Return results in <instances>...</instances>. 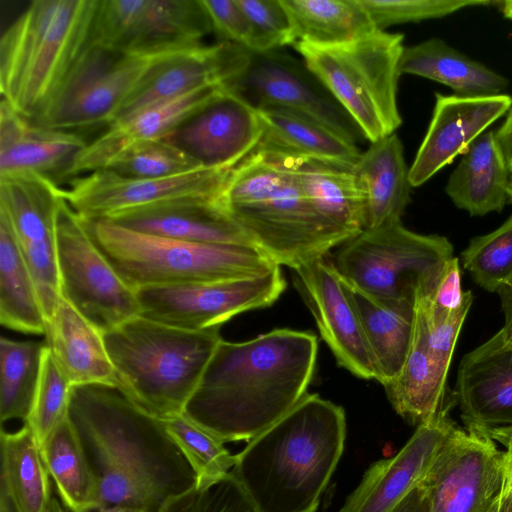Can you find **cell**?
Instances as JSON below:
<instances>
[{"instance_id":"cell-1","label":"cell","mask_w":512,"mask_h":512,"mask_svg":"<svg viewBox=\"0 0 512 512\" xmlns=\"http://www.w3.org/2000/svg\"><path fill=\"white\" fill-rule=\"evenodd\" d=\"M68 417L96 478L99 509L160 512L169 499L196 486L194 471L163 421L118 387L73 386Z\"/></svg>"},{"instance_id":"cell-2","label":"cell","mask_w":512,"mask_h":512,"mask_svg":"<svg viewBox=\"0 0 512 512\" xmlns=\"http://www.w3.org/2000/svg\"><path fill=\"white\" fill-rule=\"evenodd\" d=\"M317 351L313 333L288 328L221 339L183 413L224 443L250 441L307 394Z\"/></svg>"},{"instance_id":"cell-3","label":"cell","mask_w":512,"mask_h":512,"mask_svg":"<svg viewBox=\"0 0 512 512\" xmlns=\"http://www.w3.org/2000/svg\"><path fill=\"white\" fill-rule=\"evenodd\" d=\"M343 408L307 393L235 455L231 474L257 512H314L344 449Z\"/></svg>"},{"instance_id":"cell-4","label":"cell","mask_w":512,"mask_h":512,"mask_svg":"<svg viewBox=\"0 0 512 512\" xmlns=\"http://www.w3.org/2000/svg\"><path fill=\"white\" fill-rule=\"evenodd\" d=\"M221 201L256 247L292 270L352 238L306 198L291 154L263 142L232 170Z\"/></svg>"},{"instance_id":"cell-5","label":"cell","mask_w":512,"mask_h":512,"mask_svg":"<svg viewBox=\"0 0 512 512\" xmlns=\"http://www.w3.org/2000/svg\"><path fill=\"white\" fill-rule=\"evenodd\" d=\"M103 337L117 387L160 420L184 412L222 339L220 327L186 330L141 315Z\"/></svg>"},{"instance_id":"cell-6","label":"cell","mask_w":512,"mask_h":512,"mask_svg":"<svg viewBox=\"0 0 512 512\" xmlns=\"http://www.w3.org/2000/svg\"><path fill=\"white\" fill-rule=\"evenodd\" d=\"M98 0H35L0 39V91L33 120L86 47Z\"/></svg>"},{"instance_id":"cell-7","label":"cell","mask_w":512,"mask_h":512,"mask_svg":"<svg viewBox=\"0 0 512 512\" xmlns=\"http://www.w3.org/2000/svg\"><path fill=\"white\" fill-rule=\"evenodd\" d=\"M81 221L98 249L134 291L256 277L279 266L252 244H199L149 235L106 220Z\"/></svg>"},{"instance_id":"cell-8","label":"cell","mask_w":512,"mask_h":512,"mask_svg":"<svg viewBox=\"0 0 512 512\" xmlns=\"http://www.w3.org/2000/svg\"><path fill=\"white\" fill-rule=\"evenodd\" d=\"M403 40V34L377 30L342 45L293 47L372 143L402 123L397 90Z\"/></svg>"},{"instance_id":"cell-9","label":"cell","mask_w":512,"mask_h":512,"mask_svg":"<svg viewBox=\"0 0 512 512\" xmlns=\"http://www.w3.org/2000/svg\"><path fill=\"white\" fill-rule=\"evenodd\" d=\"M452 257L447 238L415 233L397 220L364 229L341 245L332 262L347 284L375 301L413 309Z\"/></svg>"},{"instance_id":"cell-10","label":"cell","mask_w":512,"mask_h":512,"mask_svg":"<svg viewBox=\"0 0 512 512\" xmlns=\"http://www.w3.org/2000/svg\"><path fill=\"white\" fill-rule=\"evenodd\" d=\"M175 53H122L87 43L32 122L64 131L109 125L152 68Z\"/></svg>"},{"instance_id":"cell-11","label":"cell","mask_w":512,"mask_h":512,"mask_svg":"<svg viewBox=\"0 0 512 512\" xmlns=\"http://www.w3.org/2000/svg\"><path fill=\"white\" fill-rule=\"evenodd\" d=\"M57 264L61 297L103 334L140 314L136 292L94 244L64 197L57 221Z\"/></svg>"},{"instance_id":"cell-12","label":"cell","mask_w":512,"mask_h":512,"mask_svg":"<svg viewBox=\"0 0 512 512\" xmlns=\"http://www.w3.org/2000/svg\"><path fill=\"white\" fill-rule=\"evenodd\" d=\"M213 32L200 0H98L88 44L122 53L187 51Z\"/></svg>"},{"instance_id":"cell-13","label":"cell","mask_w":512,"mask_h":512,"mask_svg":"<svg viewBox=\"0 0 512 512\" xmlns=\"http://www.w3.org/2000/svg\"><path fill=\"white\" fill-rule=\"evenodd\" d=\"M280 267L250 278L140 288L135 291L139 315L186 330L221 327L239 313L279 298L286 287Z\"/></svg>"},{"instance_id":"cell-14","label":"cell","mask_w":512,"mask_h":512,"mask_svg":"<svg viewBox=\"0 0 512 512\" xmlns=\"http://www.w3.org/2000/svg\"><path fill=\"white\" fill-rule=\"evenodd\" d=\"M233 169L199 168L164 178H132L102 169L70 179L62 195L79 217L108 219L169 203L220 199Z\"/></svg>"},{"instance_id":"cell-15","label":"cell","mask_w":512,"mask_h":512,"mask_svg":"<svg viewBox=\"0 0 512 512\" xmlns=\"http://www.w3.org/2000/svg\"><path fill=\"white\" fill-rule=\"evenodd\" d=\"M61 190L55 182L35 174L0 176V211L10 221L46 320L61 299L57 264Z\"/></svg>"},{"instance_id":"cell-16","label":"cell","mask_w":512,"mask_h":512,"mask_svg":"<svg viewBox=\"0 0 512 512\" xmlns=\"http://www.w3.org/2000/svg\"><path fill=\"white\" fill-rule=\"evenodd\" d=\"M252 107L277 105L309 115L358 145L364 134L303 59L279 50L250 51L243 71L227 85Z\"/></svg>"},{"instance_id":"cell-17","label":"cell","mask_w":512,"mask_h":512,"mask_svg":"<svg viewBox=\"0 0 512 512\" xmlns=\"http://www.w3.org/2000/svg\"><path fill=\"white\" fill-rule=\"evenodd\" d=\"M421 484L429 512H485L505 485L504 452L487 434L456 426Z\"/></svg>"},{"instance_id":"cell-18","label":"cell","mask_w":512,"mask_h":512,"mask_svg":"<svg viewBox=\"0 0 512 512\" xmlns=\"http://www.w3.org/2000/svg\"><path fill=\"white\" fill-rule=\"evenodd\" d=\"M263 134L257 110L225 85L162 140L203 168L233 169L255 151Z\"/></svg>"},{"instance_id":"cell-19","label":"cell","mask_w":512,"mask_h":512,"mask_svg":"<svg viewBox=\"0 0 512 512\" xmlns=\"http://www.w3.org/2000/svg\"><path fill=\"white\" fill-rule=\"evenodd\" d=\"M294 283L338 364L362 379H378L376 364L347 286L328 256L293 269Z\"/></svg>"},{"instance_id":"cell-20","label":"cell","mask_w":512,"mask_h":512,"mask_svg":"<svg viewBox=\"0 0 512 512\" xmlns=\"http://www.w3.org/2000/svg\"><path fill=\"white\" fill-rule=\"evenodd\" d=\"M451 404L418 425L395 456L373 463L338 512H392L422 482L455 429L449 417Z\"/></svg>"},{"instance_id":"cell-21","label":"cell","mask_w":512,"mask_h":512,"mask_svg":"<svg viewBox=\"0 0 512 512\" xmlns=\"http://www.w3.org/2000/svg\"><path fill=\"white\" fill-rule=\"evenodd\" d=\"M435 98L432 119L409 168L412 187L421 186L463 154L512 107V97L507 94L461 97L436 93Z\"/></svg>"},{"instance_id":"cell-22","label":"cell","mask_w":512,"mask_h":512,"mask_svg":"<svg viewBox=\"0 0 512 512\" xmlns=\"http://www.w3.org/2000/svg\"><path fill=\"white\" fill-rule=\"evenodd\" d=\"M453 397L466 430L486 434L512 424V345L499 331L464 355Z\"/></svg>"},{"instance_id":"cell-23","label":"cell","mask_w":512,"mask_h":512,"mask_svg":"<svg viewBox=\"0 0 512 512\" xmlns=\"http://www.w3.org/2000/svg\"><path fill=\"white\" fill-rule=\"evenodd\" d=\"M249 57V50L226 41L175 53L152 68L117 118L195 89L227 85L243 71Z\"/></svg>"},{"instance_id":"cell-24","label":"cell","mask_w":512,"mask_h":512,"mask_svg":"<svg viewBox=\"0 0 512 512\" xmlns=\"http://www.w3.org/2000/svg\"><path fill=\"white\" fill-rule=\"evenodd\" d=\"M223 86L195 89L117 118L101 136L87 144L75 161L70 179L106 169L123 150L133 144L163 139L208 103Z\"/></svg>"},{"instance_id":"cell-25","label":"cell","mask_w":512,"mask_h":512,"mask_svg":"<svg viewBox=\"0 0 512 512\" xmlns=\"http://www.w3.org/2000/svg\"><path fill=\"white\" fill-rule=\"evenodd\" d=\"M86 146L73 131L38 126L1 101L0 176L35 174L58 184Z\"/></svg>"},{"instance_id":"cell-26","label":"cell","mask_w":512,"mask_h":512,"mask_svg":"<svg viewBox=\"0 0 512 512\" xmlns=\"http://www.w3.org/2000/svg\"><path fill=\"white\" fill-rule=\"evenodd\" d=\"M132 231L199 244H252L220 199L187 200L123 212L108 219Z\"/></svg>"},{"instance_id":"cell-27","label":"cell","mask_w":512,"mask_h":512,"mask_svg":"<svg viewBox=\"0 0 512 512\" xmlns=\"http://www.w3.org/2000/svg\"><path fill=\"white\" fill-rule=\"evenodd\" d=\"M44 342L72 387H117L103 333L62 297L47 320Z\"/></svg>"},{"instance_id":"cell-28","label":"cell","mask_w":512,"mask_h":512,"mask_svg":"<svg viewBox=\"0 0 512 512\" xmlns=\"http://www.w3.org/2000/svg\"><path fill=\"white\" fill-rule=\"evenodd\" d=\"M352 171L365 200V229L401 220L412 186L400 138L394 133L370 143Z\"/></svg>"},{"instance_id":"cell-29","label":"cell","mask_w":512,"mask_h":512,"mask_svg":"<svg viewBox=\"0 0 512 512\" xmlns=\"http://www.w3.org/2000/svg\"><path fill=\"white\" fill-rule=\"evenodd\" d=\"M448 371L430 353L415 311L412 342L404 365L397 377L384 386L394 410L418 426L455 403L454 397L447 399Z\"/></svg>"},{"instance_id":"cell-30","label":"cell","mask_w":512,"mask_h":512,"mask_svg":"<svg viewBox=\"0 0 512 512\" xmlns=\"http://www.w3.org/2000/svg\"><path fill=\"white\" fill-rule=\"evenodd\" d=\"M290 154L301 188L313 207L352 238L362 232L366 206L353 165Z\"/></svg>"},{"instance_id":"cell-31","label":"cell","mask_w":512,"mask_h":512,"mask_svg":"<svg viewBox=\"0 0 512 512\" xmlns=\"http://www.w3.org/2000/svg\"><path fill=\"white\" fill-rule=\"evenodd\" d=\"M509 174L494 132H484L462 154L445 192L455 206L471 216L501 212L508 201Z\"/></svg>"},{"instance_id":"cell-32","label":"cell","mask_w":512,"mask_h":512,"mask_svg":"<svg viewBox=\"0 0 512 512\" xmlns=\"http://www.w3.org/2000/svg\"><path fill=\"white\" fill-rule=\"evenodd\" d=\"M399 70L442 83L461 97L499 95L508 86L505 77L439 38L404 47Z\"/></svg>"},{"instance_id":"cell-33","label":"cell","mask_w":512,"mask_h":512,"mask_svg":"<svg viewBox=\"0 0 512 512\" xmlns=\"http://www.w3.org/2000/svg\"><path fill=\"white\" fill-rule=\"evenodd\" d=\"M255 109L264 127L261 142L267 145L346 165H354L361 154L358 145L309 115L277 105Z\"/></svg>"},{"instance_id":"cell-34","label":"cell","mask_w":512,"mask_h":512,"mask_svg":"<svg viewBox=\"0 0 512 512\" xmlns=\"http://www.w3.org/2000/svg\"><path fill=\"white\" fill-rule=\"evenodd\" d=\"M281 1L290 19L295 43L336 46L378 30L360 0Z\"/></svg>"},{"instance_id":"cell-35","label":"cell","mask_w":512,"mask_h":512,"mask_svg":"<svg viewBox=\"0 0 512 512\" xmlns=\"http://www.w3.org/2000/svg\"><path fill=\"white\" fill-rule=\"evenodd\" d=\"M0 322L25 334L45 335L47 320L37 288L7 216L0 211Z\"/></svg>"},{"instance_id":"cell-36","label":"cell","mask_w":512,"mask_h":512,"mask_svg":"<svg viewBox=\"0 0 512 512\" xmlns=\"http://www.w3.org/2000/svg\"><path fill=\"white\" fill-rule=\"evenodd\" d=\"M40 449L64 506L70 512L98 510L97 481L68 414L43 441Z\"/></svg>"},{"instance_id":"cell-37","label":"cell","mask_w":512,"mask_h":512,"mask_svg":"<svg viewBox=\"0 0 512 512\" xmlns=\"http://www.w3.org/2000/svg\"><path fill=\"white\" fill-rule=\"evenodd\" d=\"M345 284L376 364L377 381L385 386L397 377L410 350L415 307L390 308Z\"/></svg>"},{"instance_id":"cell-38","label":"cell","mask_w":512,"mask_h":512,"mask_svg":"<svg viewBox=\"0 0 512 512\" xmlns=\"http://www.w3.org/2000/svg\"><path fill=\"white\" fill-rule=\"evenodd\" d=\"M1 487L18 512H44L52 497L51 478L31 428L1 432Z\"/></svg>"},{"instance_id":"cell-39","label":"cell","mask_w":512,"mask_h":512,"mask_svg":"<svg viewBox=\"0 0 512 512\" xmlns=\"http://www.w3.org/2000/svg\"><path fill=\"white\" fill-rule=\"evenodd\" d=\"M45 342L0 339L1 422L28 420L38 385Z\"/></svg>"},{"instance_id":"cell-40","label":"cell","mask_w":512,"mask_h":512,"mask_svg":"<svg viewBox=\"0 0 512 512\" xmlns=\"http://www.w3.org/2000/svg\"><path fill=\"white\" fill-rule=\"evenodd\" d=\"M196 475V486L204 487L228 475L235 465L219 438L199 426L184 413L162 420Z\"/></svg>"},{"instance_id":"cell-41","label":"cell","mask_w":512,"mask_h":512,"mask_svg":"<svg viewBox=\"0 0 512 512\" xmlns=\"http://www.w3.org/2000/svg\"><path fill=\"white\" fill-rule=\"evenodd\" d=\"M461 257L464 268L486 291L512 287V215L496 230L471 239Z\"/></svg>"},{"instance_id":"cell-42","label":"cell","mask_w":512,"mask_h":512,"mask_svg":"<svg viewBox=\"0 0 512 512\" xmlns=\"http://www.w3.org/2000/svg\"><path fill=\"white\" fill-rule=\"evenodd\" d=\"M199 168L187 154L159 139L129 146L106 169L132 178H164Z\"/></svg>"},{"instance_id":"cell-43","label":"cell","mask_w":512,"mask_h":512,"mask_svg":"<svg viewBox=\"0 0 512 512\" xmlns=\"http://www.w3.org/2000/svg\"><path fill=\"white\" fill-rule=\"evenodd\" d=\"M71 388L46 345L37 389L26 421L39 445L67 416Z\"/></svg>"},{"instance_id":"cell-44","label":"cell","mask_w":512,"mask_h":512,"mask_svg":"<svg viewBox=\"0 0 512 512\" xmlns=\"http://www.w3.org/2000/svg\"><path fill=\"white\" fill-rule=\"evenodd\" d=\"M160 512H257L239 481L229 473L204 487L172 497Z\"/></svg>"},{"instance_id":"cell-45","label":"cell","mask_w":512,"mask_h":512,"mask_svg":"<svg viewBox=\"0 0 512 512\" xmlns=\"http://www.w3.org/2000/svg\"><path fill=\"white\" fill-rule=\"evenodd\" d=\"M378 30L428 19L442 18L473 6H487L490 0H360Z\"/></svg>"},{"instance_id":"cell-46","label":"cell","mask_w":512,"mask_h":512,"mask_svg":"<svg viewBox=\"0 0 512 512\" xmlns=\"http://www.w3.org/2000/svg\"><path fill=\"white\" fill-rule=\"evenodd\" d=\"M251 32L250 51L279 50L295 43L292 25L281 0H237Z\"/></svg>"},{"instance_id":"cell-47","label":"cell","mask_w":512,"mask_h":512,"mask_svg":"<svg viewBox=\"0 0 512 512\" xmlns=\"http://www.w3.org/2000/svg\"><path fill=\"white\" fill-rule=\"evenodd\" d=\"M473 302V295L468 291L463 304L441 321L431 324L426 322L421 312L415 306V311L421 319L426 343L430 353L446 369L449 370L456 342Z\"/></svg>"},{"instance_id":"cell-48","label":"cell","mask_w":512,"mask_h":512,"mask_svg":"<svg viewBox=\"0 0 512 512\" xmlns=\"http://www.w3.org/2000/svg\"><path fill=\"white\" fill-rule=\"evenodd\" d=\"M214 32L223 40L250 51L251 32L248 20L237 0H200Z\"/></svg>"},{"instance_id":"cell-49","label":"cell","mask_w":512,"mask_h":512,"mask_svg":"<svg viewBox=\"0 0 512 512\" xmlns=\"http://www.w3.org/2000/svg\"><path fill=\"white\" fill-rule=\"evenodd\" d=\"M504 446L505 487L512 490V424L486 433Z\"/></svg>"},{"instance_id":"cell-50","label":"cell","mask_w":512,"mask_h":512,"mask_svg":"<svg viewBox=\"0 0 512 512\" xmlns=\"http://www.w3.org/2000/svg\"><path fill=\"white\" fill-rule=\"evenodd\" d=\"M494 134L507 169L510 174H512V107L509 110L505 122Z\"/></svg>"},{"instance_id":"cell-51","label":"cell","mask_w":512,"mask_h":512,"mask_svg":"<svg viewBox=\"0 0 512 512\" xmlns=\"http://www.w3.org/2000/svg\"><path fill=\"white\" fill-rule=\"evenodd\" d=\"M392 512H429L428 499L423 485L414 487Z\"/></svg>"},{"instance_id":"cell-52","label":"cell","mask_w":512,"mask_h":512,"mask_svg":"<svg viewBox=\"0 0 512 512\" xmlns=\"http://www.w3.org/2000/svg\"><path fill=\"white\" fill-rule=\"evenodd\" d=\"M502 299L505 321L503 327L499 330L503 340L512 345V287L505 288L499 292Z\"/></svg>"},{"instance_id":"cell-53","label":"cell","mask_w":512,"mask_h":512,"mask_svg":"<svg viewBox=\"0 0 512 512\" xmlns=\"http://www.w3.org/2000/svg\"><path fill=\"white\" fill-rule=\"evenodd\" d=\"M485 512H512V490L504 486Z\"/></svg>"},{"instance_id":"cell-54","label":"cell","mask_w":512,"mask_h":512,"mask_svg":"<svg viewBox=\"0 0 512 512\" xmlns=\"http://www.w3.org/2000/svg\"><path fill=\"white\" fill-rule=\"evenodd\" d=\"M0 512H18L11 498L3 487L0 486Z\"/></svg>"},{"instance_id":"cell-55","label":"cell","mask_w":512,"mask_h":512,"mask_svg":"<svg viewBox=\"0 0 512 512\" xmlns=\"http://www.w3.org/2000/svg\"><path fill=\"white\" fill-rule=\"evenodd\" d=\"M44 512H70V511L64 506V504L61 502L59 497H56V495L52 494L50 502Z\"/></svg>"},{"instance_id":"cell-56","label":"cell","mask_w":512,"mask_h":512,"mask_svg":"<svg viewBox=\"0 0 512 512\" xmlns=\"http://www.w3.org/2000/svg\"><path fill=\"white\" fill-rule=\"evenodd\" d=\"M494 4L501 10L504 17L512 20V0L496 1Z\"/></svg>"},{"instance_id":"cell-57","label":"cell","mask_w":512,"mask_h":512,"mask_svg":"<svg viewBox=\"0 0 512 512\" xmlns=\"http://www.w3.org/2000/svg\"><path fill=\"white\" fill-rule=\"evenodd\" d=\"M94 512H146V511L136 509V508H130V507H113V508L99 509Z\"/></svg>"},{"instance_id":"cell-58","label":"cell","mask_w":512,"mask_h":512,"mask_svg":"<svg viewBox=\"0 0 512 512\" xmlns=\"http://www.w3.org/2000/svg\"><path fill=\"white\" fill-rule=\"evenodd\" d=\"M507 197L508 201L512 203V176L509 179L508 185H507Z\"/></svg>"}]
</instances>
